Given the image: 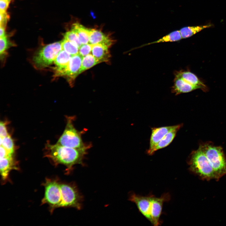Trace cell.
Listing matches in <instances>:
<instances>
[{
	"label": "cell",
	"mask_w": 226,
	"mask_h": 226,
	"mask_svg": "<svg viewBox=\"0 0 226 226\" xmlns=\"http://www.w3.org/2000/svg\"><path fill=\"white\" fill-rule=\"evenodd\" d=\"M87 150L67 147L57 143L52 145L47 143L45 147V156L55 166L62 164L66 166L68 174L73 170L74 165L83 164Z\"/></svg>",
	"instance_id": "6da1fadb"
},
{
	"label": "cell",
	"mask_w": 226,
	"mask_h": 226,
	"mask_svg": "<svg viewBox=\"0 0 226 226\" xmlns=\"http://www.w3.org/2000/svg\"><path fill=\"white\" fill-rule=\"evenodd\" d=\"M43 185L45 191L42 204H47L51 212L57 208L67 207L68 184L57 179L46 178Z\"/></svg>",
	"instance_id": "7a4b0ae2"
},
{
	"label": "cell",
	"mask_w": 226,
	"mask_h": 226,
	"mask_svg": "<svg viewBox=\"0 0 226 226\" xmlns=\"http://www.w3.org/2000/svg\"><path fill=\"white\" fill-rule=\"evenodd\" d=\"M188 164L190 171L203 180H216L214 170L201 146L191 153Z\"/></svg>",
	"instance_id": "3957f363"
},
{
	"label": "cell",
	"mask_w": 226,
	"mask_h": 226,
	"mask_svg": "<svg viewBox=\"0 0 226 226\" xmlns=\"http://www.w3.org/2000/svg\"><path fill=\"white\" fill-rule=\"evenodd\" d=\"M74 119L73 116L67 117L65 129L56 143L70 148L88 149L90 145L83 142L82 137L83 132L74 127Z\"/></svg>",
	"instance_id": "277c9868"
},
{
	"label": "cell",
	"mask_w": 226,
	"mask_h": 226,
	"mask_svg": "<svg viewBox=\"0 0 226 226\" xmlns=\"http://www.w3.org/2000/svg\"><path fill=\"white\" fill-rule=\"evenodd\" d=\"M62 41L46 45L39 50L33 58V65L38 69L48 67L54 62L62 50Z\"/></svg>",
	"instance_id": "5b68a950"
},
{
	"label": "cell",
	"mask_w": 226,
	"mask_h": 226,
	"mask_svg": "<svg viewBox=\"0 0 226 226\" xmlns=\"http://www.w3.org/2000/svg\"><path fill=\"white\" fill-rule=\"evenodd\" d=\"M201 147L214 170L216 180H218L226 175V160L222 148L209 145Z\"/></svg>",
	"instance_id": "8992f818"
},
{
	"label": "cell",
	"mask_w": 226,
	"mask_h": 226,
	"mask_svg": "<svg viewBox=\"0 0 226 226\" xmlns=\"http://www.w3.org/2000/svg\"><path fill=\"white\" fill-rule=\"evenodd\" d=\"M170 199V195L169 193L164 194L159 197H156L152 195L151 223L153 226H158L161 223L160 218L163 203L165 202L169 201Z\"/></svg>",
	"instance_id": "52a82bcc"
},
{
	"label": "cell",
	"mask_w": 226,
	"mask_h": 226,
	"mask_svg": "<svg viewBox=\"0 0 226 226\" xmlns=\"http://www.w3.org/2000/svg\"><path fill=\"white\" fill-rule=\"evenodd\" d=\"M152 196L150 195L144 196L133 193L129 198L130 201L136 204L140 213L150 222Z\"/></svg>",
	"instance_id": "ba28073f"
},
{
	"label": "cell",
	"mask_w": 226,
	"mask_h": 226,
	"mask_svg": "<svg viewBox=\"0 0 226 226\" xmlns=\"http://www.w3.org/2000/svg\"><path fill=\"white\" fill-rule=\"evenodd\" d=\"M182 126L181 124H179L172 126L152 128L149 147L147 151V153L149 155L157 144L167 133L175 130H179Z\"/></svg>",
	"instance_id": "9c48e42d"
},
{
	"label": "cell",
	"mask_w": 226,
	"mask_h": 226,
	"mask_svg": "<svg viewBox=\"0 0 226 226\" xmlns=\"http://www.w3.org/2000/svg\"><path fill=\"white\" fill-rule=\"evenodd\" d=\"M83 57L79 53L73 56L60 76H65L69 79L75 78L79 74Z\"/></svg>",
	"instance_id": "30bf717a"
},
{
	"label": "cell",
	"mask_w": 226,
	"mask_h": 226,
	"mask_svg": "<svg viewBox=\"0 0 226 226\" xmlns=\"http://www.w3.org/2000/svg\"><path fill=\"white\" fill-rule=\"evenodd\" d=\"M72 56L63 50L59 52L54 61L55 76H60L61 74L67 67Z\"/></svg>",
	"instance_id": "8fae6325"
},
{
	"label": "cell",
	"mask_w": 226,
	"mask_h": 226,
	"mask_svg": "<svg viewBox=\"0 0 226 226\" xmlns=\"http://www.w3.org/2000/svg\"><path fill=\"white\" fill-rule=\"evenodd\" d=\"M89 43L92 45L104 44L110 47L112 42L110 38L100 31L89 29Z\"/></svg>",
	"instance_id": "7c38bea8"
},
{
	"label": "cell",
	"mask_w": 226,
	"mask_h": 226,
	"mask_svg": "<svg viewBox=\"0 0 226 226\" xmlns=\"http://www.w3.org/2000/svg\"><path fill=\"white\" fill-rule=\"evenodd\" d=\"M175 77L180 78L197 89L206 90V87L194 73L189 71H180L177 73Z\"/></svg>",
	"instance_id": "4fadbf2b"
},
{
	"label": "cell",
	"mask_w": 226,
	"mask_h": 226,
	"mask_svg": "<svg viewBox=\"0 0 226 226\" xmlns=\"http://www.w3.org/2000/svg\"><path fill=\"white\" fill-rule=\"evenodd\" d=\"M197 89V88L181 78L175 77L172 91L177 95L181 93H188Z\"/></svg>",
	"instance_id": "5bb4252c"
},
{
	"label": "cell",
	"mask_w": 226,
	"mask_h": 226,
	"mask_svg": "<svg viewBox=\"0 0 226 226\" xmlns=\"http://www.w3.org/2000/svg\"><path fill=\"white\" fill-rule=\"evenodd\" d=\"M109 46L104 44L93 45L91 54L102 62H106L110 57Z\"/></svg>",
	"instance_id": "9a60e30c"
},
{
	"label": "cell",
	"mask_w": 226,
	"mask_h": 226,
	"mask_svg": "<svg viewBox=\"0 0 226 226\" xmlns=\"http://www.w3.org/2000/svg\"><path fill=\"white\" fill-rule=\"evenodd\" d=\"M178 131L175 130L167 133L157 144L149 155H153L157 150L168 146L173 141Z\"/></svg>",
	"instance_id": "2e32d148"
},
{
	"label": "cell",
	"mask_w": 226,
	"mask_h": 226,
	"mask_svg": "<svg viewBox=\"0 0 226 226\" xmlns=\"http://www.w3.org/2000/svg\"><path fill=\"white\" fill-rule=\"evenodd\" d=\"M72 29L77 33L82 44L89 43V29L79 23H76L73 25Z\"/></svg>",
	"instance_id": "e0dca14e"
},
{
	"label": "cell",
	"mask_w": 226,
	"mask_h": 226,
	"mask_svg": "<svg viewBox=\"0 0 226 226\" xmlns=\"http://www.w3.org/2000/svg\"><path fill=\"white\" fill-rule=\"evenodd\" d=\"M211 24L193 26H187L181 28L179 30L182 39L191 36L197 33L206 28L210 27Z\"/></svg>",
	"instance_id": "ac0fdd59"
},
{
	"label": "cell",
	"mask_w": 226,
	"mask_h": 226,
	"mask_svg": "<svg viewBox=\"0 0 226 226\" xmlns=\"http://www.w3.org/2000/svg\"><path fill=\"white\" fill-rule=\"evenodd\" d=\"M101 62V61L96 58L91 54L83 56L79 74Z\"/></svg>",
	"instance_id": "d6986e66"
},
{
	"label": "cell",
	"mask_w": 226,
	"mask_h": 226,
	"mask_svg": "<svg viewBox=\"0 0 226 226\" xmlns=\"http://www.w3.org/2000/svg\"><path fill=\"white\" fill-rule=\"evenodd\" d=\"M182 39V38L180 30H175L170 32L156 41L145 44L139 46V47H141L144 46L154 43L178 41Z\"/></svg>",
	"instance_id": "ffe728a7"
},
{
	"label": "cell",
	"mask_w": 226,
	"mask_h": 226,
	"mask_svg": "<svg viewBox=\"0 0 226 226\" xmlns=\"http://www.w3.org/2000/svg\"><path fill=\"white\" fill-rule=\"evenodd\" d=\"M62 46L64 50L72 56L79 53V48L74 43L65 38L62 41Z\"/></svg>",
	"instance_id": "44dd1931"
},
{
	"label": "cell",
	"mask_w": 226,
	"mask_h": 226,
	"mask_svg": "<svg viewBox=\"0 0 226 226\" xmlns=\"http://www.w3.org/2000/svg\"><path fill=\"white\" fill-rule=\"evenodd\" d=\"M0 145L3 146L11 153H14V144L12 138L9 135L3 137H0Z\"/></svg>",
	"instance_id": "7402d4cb"
},
{
	"label": "cell",
	"mask_w": 226,
	"mask_h": 226,
	"mask_svg": "<svg viewBox=\"0 0 226 226\" xmlns=\"http://www.w3.org/2000/svg\"><path fill=\"white\" fill-rule=\"evenodd\" d=\"M64 38L74 43L79 48L82 45L77 33L72 29L65 33Z\"/></svg>",
	"instance_id": "603a6c76"
},
{
	"label": "cell",
	"mask_w": 226,
	"mask_h": 226,
	"mask_svg": "<svg viewBox=\"0 0 226 226\" xmlns=\"http://www.w3.org/2000/svg\"><path fill=\"white\" fill-rule=\"evenodd\" d=\"M93 46L89 43L82 44L79 48V53L83 56L91 54Z\"/></svg>",
	"instance_id": "cb8c5ba5"
},
{
	"label": "cell",
	"mask_w": 226,
	"mask_h": 226,
	"mask_svg": "<svg viewBox=\"0 0 226 226\" xmlns=\"http://www.w3.org/2000/svg\"><path fill=\"white\" fill-rule=\"evenodd\" d=\"M9 45V42L6 36L0 37V55H3L5 54L8 49Z\"/></svg>",
	"instance_id": "d4e9b609"
},
{
	"label": "cell",
	"mask_w": 226,
	"mask_h": 226,
	"mask_svg": "<svg viewBox=\"0 0 226 226\" xmlns=\"http://www.w3.org/2000/svg\"><path fill=\"white\" fill-rule=\"evenodd\" d=\"M6 123L3 121H1L0 123V137H3L8 135Z\"/></svg>",
	"instance_id": "484cf974"
},
{
	"label": "cell",
	"mask_w": 226,
	"mask_h": 226,
	"mask_svg": "<svg viewBox=\"0 0 226 226\" xmlns=\"http://www.w3.org/2000/svg\"><path fill=\"white\" fill-rule=\"evenodd\" d=\"M0 25L5 27L8 18V15L6 12H0Z\"/></svg>",
	"instance_id": "4316f807"
},
{
	"label": "cell",
	"mask_w": 226,
	"mask_h": 226,
	"mask_svg": "<svg viewBox=\"0 0 226 226\" xmlns=\"http://www.w3.org/2000/svg\"><path fill=\"white\" fill-rule=\"evenodd\" d=\"M10 2L9 0H0V12H6Z\"/></svg>",
	"instance_id": "83f0119b"
},
{
	"label": "cell",
	"mask_w": 226,
	"mask_h": 226,
	"mask_svg": "<svg viewBox=\"0 0 226 226\" xmlns=\"http://www.w3.org/2000/svg\"><path fill=\"white\" fill-rule=\"evenodd\" d=\"M6 36L5 27L0 26V37Z\"/></svg>",
	"instance_id": "f1b7e54d"
},
{
	"label": "cell",
	"mask_w": 226,
	"mask_h": 226,
	"mask_svg": "<svg viewBox=\"0 0 226 226\" xmlns=\"http://www.w3.org/2000/svg\"><path fill=\"white\" fill-rule=\"evenodd\" d=\"M9 0L10 1L11 0Z\"/></svg>",
	"instance_id": "f546056e"
}]
</instances>
